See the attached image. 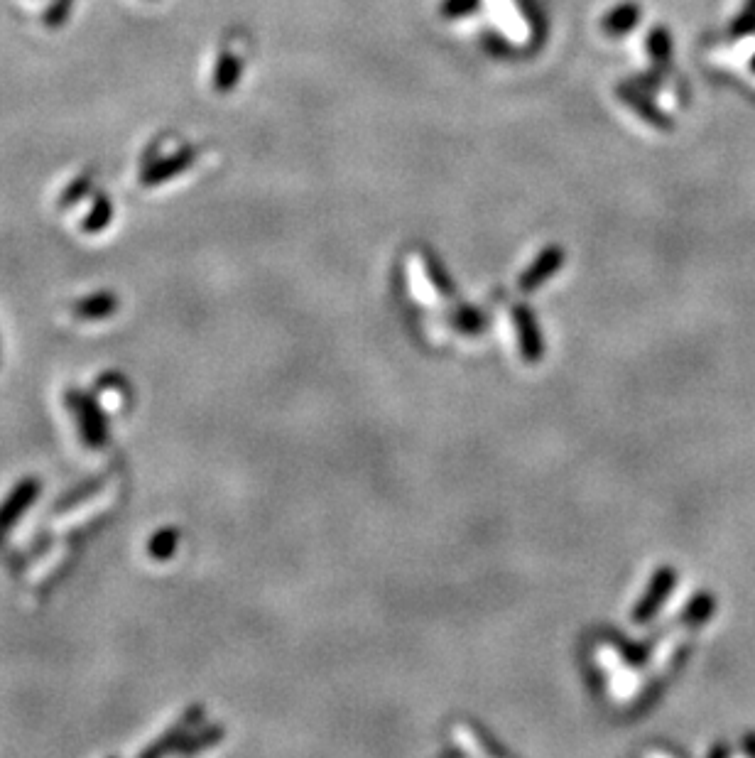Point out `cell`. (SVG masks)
<instances>
[{
    "label": "cell",
    "instance_id": "obj_2",
    "mask_svg": "<svg viewBox=\"0 0 755 758\" xmlns=\"http://www.w3.org/2000/svg\"><path fill=\"white\" fill-rule=\"evenodd\" d=\"M40 491L42 481L37 479V476H25V479H20L18 484L13 486V491L0 501V545L13 533V528L18 525L20 518L35 506V501L40 498Z\"/></svg>",
    "mask_w": 755,
    "mask_h": 758
},
{
    "label": "cell",
    "instance_id": "obj_16",
    "mask_svg": "<svg viewBox=\"0 0 755 758\" xmlns=\"http://www.w3.org/2000/svg\"><path fill=\"white\" fill-rule=\"evenodd\" d=\"M94 182H96L94 172H84V175L76 177V180L64 189L62 197H59V209H67V207H74V204H79L81 199L94 189Z\"/></svg>",
    "mask_w": 755,
    "mask_h": 758
},
{
    "label": "cell",
    "instance_id": "obj_17",
    "mask_svg": "<svg viewBox=\"0 0 755 758\" xmlns=\"http://www.w3.org/2000/svg\"><path fill=\"white\" fill-rule=\"evenodd\" d=\"M645 45H648L650 59H653V62H657V64H662V62H667V59H670V54H672V35L667 32V27L657 25V27H653V30H650L648 42H645Z\"/></svg>",
    "mask_w": 755,
    "mask_h": 758
},
{
    "label": "cell",
    "instance_id": "obj_12",
    "mask_svg": "<svg viewBox=\"0 0 755 758\" xmlns=\"http://www.w3.org/2000/svg\"><path fill=\"white\" fill-rule=\"evenodd\" d=\"M224 736H226V729L221 727V724H206L204 729H194V732L187 736V741H184L182 749H179L177 754H184V756L202 754V751L211 749V746L221 744Z\"/></svg>",
    "mask_w": 755,
    "mask_h": 758
},
{
    "label": "cell",
    "instance_id": "obj_1",
    "mask_svg": "<svg viewBox=\"0 0 755 758\" xmlns=\"http://www.w3.org/2000/svg\"><path fill=\"white\" fill-rule=\"evenodd\" d=\"M64 403L72 410L76 427H79V437L84 442V447L89 449H103L108 445V415L101 408L99 398L94 393L79 391V388H69L64 395Z\"/></svg>",
    "mask_w": 755,
    "mask_h": 758
},
{
    "label": "cell",
    "instance_id": "obj_10",
    "mask_svg": "<svg viewBox=\"0 0 755 758\" xmlns=\"http://www.w3.org/2000/svg\"><path fill=\"white\" fill-rule=\"evenodd\" d=\"M618 94H621V99L626 101V104L633 108V111L638 113L643 121H648L650 126H657V128H670L672 126L670 118H667L665 113H660V108H657L653 101H650L640 89H633V86H621V89H618Z\"/></svg>",
    "mask_w": 755,
    "mask_h": 758
},
{
    "label": "cell",
    "instance_id": "obj_13",
    "mask_svg": "<svg viewBox=\"0 0 755 758\" xmlns=\"http://www.w3.org/2000/svg\"><path fill=\"white\" fill-rule=\"evenodd\" d=\"M179 548V530L177 528H160L148 543V555L157 562H167Z\"/></svg>",
    "mask_w": 755,
    "mask_h": 758
},
{
    "label": "cell",
    "instance_id": "obj_21",
    "mask_svg": "<svg viewBox=\"0 0 755 758\" xmlns=\"http://www.w3.org/2000/svg\"><path fill=\"white\" fill-rule=\"evenodd\" d=\"M751 69L755 72V54H753V59H751Z\"/></svg>",
    "mask_w": 755,
    "mask_h": 758
},
{
    "label": "cell",
    "instance_id": "obj_11",
    "mask_svg": "<svg viewBox=\"0 0 755 758\" xmlns=\"http://www.w3.org/2000/svg\"><path fill=\"white\" fill-rule=\"evenodd\" d=\"M113 221V202L108 194L99 192L94 197V204H91L89 214L81 219V234H101V231L108 229V224Z\"/></svg>",
    "mask_w": 755,
    "mask_h": 758
},
{
    "label": "cell",
    "instance_id": "obj_8",
    "mask_svg": "<svg viewBox=\"0 0 755 758\" xmlns=\"http://www.w3.org/2000/svg\"><path fill=\"white\" fill-rule=\"evenodd\" d=\"M640 18H643V10H640L638 3H621L604 15L601 30H604L608 37H623L640 23Z\"/></svg>",
    "mask_w": 755,
    "mask_h": 758
},
{
    "label": "cell",
    "instance_id": "obj_9",
    "mask_svg": "<svg viewBox=\"0 0 755 758\" xmlns=\"http://www.w3.org/2000/svg\"><path fill=\"white\" fill-rule=\"evenodd\" d=\"M243 77V59L238 54H233L231 50H224L216 59L214 67V89L219 94H231L233 89L238 86V81Z\"/></svg>",
    "mask_w": 755,
    "mask_h": 758
},
{
    "label": "cell",
    "instance_id": "obj_18",
    "mask_svg": "<svg viewBox=\"0 0 755 758\" xmlns=\"http://www.w3.org/2000/svg\"><path fill=\"white\" fill-rule=\"evenodd\" d=\"M74 3L76 0H52V3L45 8V13H42V25H47L50 30L62 27L69 18H72Z\"/></svg>",
    "mask_w": 755,
    "mask_h": 758
},
{
    "label": "cell",
    "instance_id": "obj_15",
    "mask_svg": "<svg viewBox=\"0 0 755 758\" xmlns=\"http://www.w3.org/2000/svg\"><path fill=\"white\" fill-rule=\"evenodd\" d=\"M101 486H103V479H101V476H96V479L84 481V484L76 486L74 491H69V494H64L62 498H59L57 506H54V511H57V513H62V511H72V508L79 506V503H84L86 498H91V496L99 494Z\"/></svg>",
    "mask_w": 755,
    "mask_h": 758
},
{
    "label": "cell",
    "instance_id": "obj_20",
    "mask_svg": "<svg viewBox=\"0 0 755 758\" xmlns=\"http://www.w3.org/2000/svg\"><path fill=\"white\" fill-rule=\"evenodd\" d=\"M753 30H755V0H746L741 13H738V18L731 23V35L743 37V35H751Z\"/></svg>",
    "mask_w": 755,
    "mask_h": 758
},
{
    "label": "cell",
    "instance_id": "obj_19",
    "mask_svg": "<svg viewBox=\"0 0 755 758\" xmlns=\"http://www.w3.org/2000/svg\"><path fill=\"white\" fill-rule=\"evenodd\" d=\"M479 5H481V0H444L439 13H442V18H447V20H461V18H469Z\"/></svg>",
    "mask_w": 755,
    "mask_h": 758
},
{
    "label": "cell",
    "instance_id": "obj_7",
    "mask_svg": "<svg viewBox=\"0 0 755 758\" xmlns=\"http://www.w3.org/2000/svg\"><path fill=\"white\" fill-rule=\"evenodd\" d=\"M672 584H675V572L672 570L657 572V575L653 577V582H650V589L645 592L643 602H640L638 609L633 611V619L638 621V624H648L657 611H660L662 602H665V597L670 594Z\"/></svg>",
    "mask_w": 755,
    "mask_h": 758
},
{
    "label": "cell",
    "instance_id": "obj_14",
    "mask_svg": "<svg viewBox=\"0 0 755 758\" xmlns=\"http://www.w3.org/2000/svg\"><path fill=\"white\" fill-rule=\"evenodd\" d=\"M515 319H518V324H520V337H523L525 359H528V361L540 359V356H542V341H540V334H537L535 324H532V317L525 310H518V312H515Z\"/></svg>",
    "mask_w": 755,
    "mask_h": 758
},
{
    "label": "cell",
    "instance_id": "obj_6",
    "mask_svg": "<svg viewBox=\"0 0 755 758\" xmlns=\"http://www.w3.org/2000/svg\"><path fill=\"white\" fill-rule=\"evenodd\" d=\"M118 307H121V302H118L116 292L101 290L76 300L72 305V314L76 319H84V322H99V319L113 317Z\"/></svg>",
    "mask_w": 755,
    "mask_h": 758
},
{
    "label": "cell",
    "instance_id": "obj_4",
    "mask_svg": "<svg viewBox=\"0 0 755 758\" xmlns=\"http://www.w3.org/2000/svg\"><path fill=\"white\" fill-rule=\"evenodd\" d=\"M197 157H199V150L194 148V145H187V148L177 150V153H172L167 157H157V160L143 165V172H140V184H143V187H157V184L175 180V177L184 175V172L197 162Z\"/></svg>",
    "mask_w": 755,
    "mask_h": 758
},
{
    "label": "cell",
    "instance_id": "obj_5",
    "mask_svg": "<svg viewBox=\"0 0 755 758\" xmlns=\"http://www.w3.org/2000/svg\"><path fill=\"white\" fill-rule=\"evenodd\" d=\"M564 263V251L559 246H547L535 261L530 263V268L525 270L523 278H520V290L532 292L540 288L547 278H552Z\"/></svg>",
    "mask_w": 755,
    "mask_h": 758
},
{
    "label": "cell",
    "instance_id": "obj_3",
    "mask_svg": "<svg viewBox=\"0 0 755 758\" xmlns=\"http://www.w3.org/2000/svg\"><path fill=\"white\" fill-rule=\"evenodd\" d=\"M204 717H206L204 705L189 707L187 712H184L182 717H179L177 722L167 729V732H162L150 746H145V749L140 751V758H160L167 754H177V751L182 749L184 741H187V736L204 722Z\"/></svg>",
    "mask_w": 755,
    "mask_h": 758
}]
</instances>
